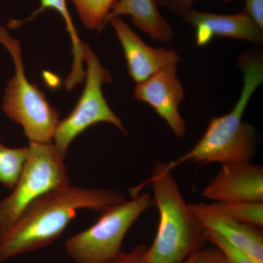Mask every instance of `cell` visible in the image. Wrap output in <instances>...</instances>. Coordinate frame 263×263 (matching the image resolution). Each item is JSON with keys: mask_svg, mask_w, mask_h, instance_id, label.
<instances>
[{"mask_svg": "<svg viewBox=\"0 0 263 263\" xmlns=\"http://www.w3.org/2000/svg\"><path fill=\"white\" fill-rule=\"evenodd\" d=\"M110 189L64 185L31 204L6 233L0 236V263L51 245L62 234L81 209L103 212L126 201Z\"/></svg>", "mask_w": 263, "mask_h": 263, "instance_id": "obj_1", "label": "cell"}, {"mask_svg": "<svg viewBox=\"0 0 263 263\" xmlns=\"http://www.w3.org/2000/svg\"><path fill=\"white\" fill-rule=\"evenodd\" d=\"M238 64L243 72V87L234 108L226 115L212 117L202 138L185 155L167 163L169 169L187 162L222 164L252 160L256 153V129L242 119L252 95L263 83L262 59L247 52L238 57Z\"/></svg>", "mask_w": 263, "mask_h": 263, "instance_id": "obj_2", "label": "cell"}, {"mask_svg": "<svg viewBox=\"0 0 263 263\" xmlns=\"http://www.w3.org/2000/svg\"><path fill=\"white\" fill-rule=\"evenodd\" d=\"M146 183L152 184L160 216L157 234L148 248V262L183 263L204 248L205 230L185 202L167 163L157 162Z\"/></svg>", "mask_w": 263, "mask_h": 263, "instance_id": "obj_3", "label": "cell"}, {"mask_svg": "<svg viewBox=\"0 0 263 263\" xmlns=\"http://www.w3.org/2000/svg\"><path fill=\"white\" fill-rule=\"evenodd\" d=\"M0 43L9 51L15 66V75L5 89L3 110L13 122L22 125L29 142L52 143L60 113L37 86L27 79L20 42L5 27H0Z\"/></svg>", "mask_w": 263, "mask_h": 263, "instance_id": "obj_4", "label": "cell"}, {"mask_svg": "<svg viewBox=\"0 0 263 263\" xmlns=\"http://www.w3.org/2000/svg\"><path fill=\"white\" fill-rule=\"evenodd\" d=\"M153 204L146 193L109 208L92 226L66 240V252L76 263L111 262L122 253L128 231Z\"/></svg>", "mask_w": 263, "mask_h": 263, "instance_id": "obj_5", "label": "cell"}, {"mask_svg": "<svg viewBox=\"0 0 263 263\" xmlns=\"http://www.w3.org/2000/svg\"><path fill=\"white\" fill-rule=\"evenodd\" d=\"M29 156L13 192L0 201V236L39 197L70 183L64 159L53 143L29 142Z\"/></svg>", "mask_w": 263, "mask_h": 263, "instance_id": "obj_6", "label": "cell"}, {"mask_svg": "<svg viewBox=\"0 0 263 263\" xmlns=\"http://www.w3.org/2000/svg\"><path fill=\"white\" fill-rule=\"evenodd\" d=\"M84 48L86 65L84 91L70 115L59 122L52 141L64 160L76 137L95 124L109 123L127 134L122 120L110 108L103 95V84L112 81L110 72L102 65L89 45L84 43Z\"/></svg>", "mask_w": 263, "mask_h": 263, "instance_id": "obj_7", "label": "cell"}, {"mask_svg": "<svg viewBox=\"0 0 263 263\" xmlns=\"http://www.w3.org/2000/svg\"><path fill=\"white\" fill-rule=\"evenodd\" d=\"M176 70V65L161 69L147 80L137 84L134 96L152 106L165 121L175 136L182 138L186 134V127L180 114L179 107L184 100L185 93Z\"/></svg>", "mask_w": 263, "mask_h": 263, "instance_id": "obj_8", "label": "cell"}, {"mask_svg": "<svg viewBox=\"0 0 263 263\" xmlns=\"http://www.w3.org/2000/svg\"><path fill=\"white\" fill-rule=\"evenodd\" d=\"M202 196L215 202H263L262 165L249 162L221 164Z\"/></svg>", "mask_w": 263, "mask_h": 263, "instance_id": "obj_9", "label": "cell"}, {"mask_svg": "<svg viewBox=\"0 0 263 263\" xmlns=\"http://www.w3.org/2000/svg\"><path fill=\"white\" fill-rule=\"evenodd\" d=\"M110 24L124 50L128 73L137 84L161 69L181 61V57L174 49L148 46L121 17L112 19Z\"/></svg>", "mask_w": 263, "mask_h": 263, "instance_id": "obj_10", "label": "cell"}, {"mask_svg": "<svg viewBox=\"0 0 263 263\" xmlns=\"http://www.w3.org/2000/svg\"><path fill=\"white\" fill-rule=\"evenodd\" d=\"M183 21L195 29V41L199 47L207 46L214 37H226L263 42V29L245 11L235 15L202 13L192 8L182 15Z\"/></svg>", "mask_w": 263, "mask_h": 263, "instance_id": "obj_11", "label": "cell"}, {"mask_svg": "<svg viewBox=\"0 0 263 263\" xmlns=\"http://www.w3.org/2000/svg\"><path fill=\"white\" fill-rule=\"evenodd\" d=\"M189 205L205 230L215 233L263 263L262 229L235 220L218 212L211 204L197 202Z\"/></svg>", "mask_w": 263, "mask_h": 263, "instance_id": "obj_12", "label": "cell"}, {"mask_svg": "<svg viewBox=\"0 0 263 263\" xmlns=\"http://www.w3.org/2000/svg\"><path fill=\"white\" fill-rule=\"evenodd\" d=\"M158 0H118L106 17L104 27L112 19L129 15L135 27L160 42H171L174 29L159 11Z\"/></svg>", "mask_w": 263, "mask_h": 263, "instance_id": "obj_13", "label": "cell"}, {"mask_svg": "<svg viewBox=\"0 0 263 263\" xmlns=\"http://www.w3.org/2000/svg\"><path fill=\"white\" fill-rule=\"evenodd\" d=\"M46 9H53L62 15L65 21L67 31L70 34L71 42H72L73 62H72V70L70 75L65 81V88L67 91L69 90L70 91L74 89L76 85L80 84L81 81H84L86 76V70L83 68V62L84 61V43L81 41L72 22L68 8H67V0H41V6L30 16L21 22L13 21L10 24L12 27H18L22 24L35 18Z\"/></svg>", "mask_w": 263, "mask_h": 263, "instance_id": "obj_14", "label": "cell"}, {"mask_svg": "<svg viewBox=\"0 0 263 263\" xmlns=\"http://www.w3.org/2000/svg\"><path fill=\"white\" fill-rule=\"evenodd\" d=\"M28 156V147L8 148L0 141V183L5 187H15Z\"/></svg>", "mask_w": 263, "mask_h": 263, "instance_id": "obj_15", "label": "cell"}, {"mask_svg": "<svg viewBox=\"0 0 263 263\" xmlns=\"http://www.w3.org/2000/svg\"><path fill=\"white\" fill-rule=\"evenodd\" d=\"M211 205L235 220L262 229L263 202H215Z\"/></svg>", "mask_w": 263, "mask_h": 263, "instance_id": "obj_16", "label": "cell"}, {"mask_svg": "<svg viewBox=\"0 0 263 263\" xmlns=\"http://www.w3.org/2000/svg\"><path fill=\"white\" fill-rule=\"evenodd\" d=\"M83 24L101 32L105 19L118 0H71Z\"/></svg>", "mask_w": 263, "mask_h": 263, "instance_id": "obj_17", "label": "cell"}, {"mask_svg": "<svg viewBox=\"0 0 263 263\" xmlns=\"http://www.w3.org/2000/svg\"><path fill=\"white\" fill-rule=\"evenodd\" d=\"M205 235L207 242L212 243L216 248L219 249L224 254L230 263H262L254 259L245 251L230 245L215 233L205 230Z\"/></svg>", "mask_w": 263, "mask_h": 263, "instance_id": "obj_18", "label": "cell"}, {"mask_svg": "<svg viewBox=\"0 0 263 263\" xmlns=\"http://www.w3.org/2000/svg\"><path fill=\"white\" fill-rule=\"evenodd\" d=\"M147 246H136L128 252H122L110 263H149Z\"/></svg>", "mask_w": 263, "mask_h": 263, "instance_id": "obj_19", "label": "cell"}, {"mask_svg": "<svg viewBox=\"0 0 263 263\" xmlns=\"http://www.w3.org/2000/svg\"><path fill=\"white\" fill-rule=\"evenodd\" d=\"M193 263H230L224 254L214 247L202 248L195 254Z\"/></svg>", "mask_w": 263, "mask_h": 263, "instance_id": "obj_20", "label": "cell"}, {"mask_svg": "<svg viewBox=\"0 0 263 263\" xmlns=\"http://www.w3.org/2000/svg\"><path fill=\"white\" fill-rule=\"evenodd\" d=\"M197 0H158L159 6L164 7L181 16L188 10L193 8V5ZM224 3H230L233 0H223Z\"/></svg>", "mask_w": 263, "mask_h": 263, "instance_id": "obj_21", "label": "cell"}, {"mask_svg": "<svg viewBox=\"0 0 263 263\" xmlns=\"http://www.w3.org/2000/svg\"><path fill=\"white\" fill-rule=\"evenodd\" d=\"M243 11L263 29V0H245Z\"/></svg>", "mask_w": 263, "mask_h": 263, "instance_id": "obj_22", "label": "cell"}, {"mask_svg": "<svg viewBox=\"0 0 263 263\" xmlns=\"http://www.w3.org/2000/svg\"><path fill=\"white\" fill-rule=\"evenodd\" d=\"M196 253H197V252H196ZM196 253L192 254V255L190 256V257H188V258L186 259V261H185V262L183 263H193V259H194V258H195V254H196Z\"/></svg>", "mask_w": 263, "mask_h": 263, "instance_id": "obj_23", "label": "cell"}]
</instances>
